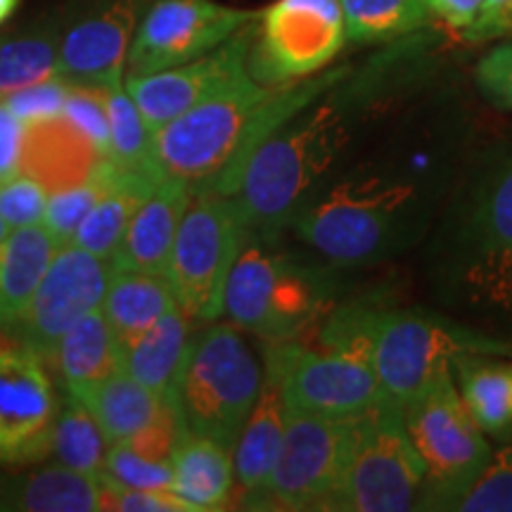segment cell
<instances>
[{"label":"cell","instance_id":"obj_1","mask_svg":"<svg viewBox=\"0 0 512 512\" xmlns=\"http://www.w3.org/2000/svg\"><path fill=\"white\" fill-rule=\"evenodd\" d=\"M344 76L347 69L337 67L283 86H264L252 74L240 76L152 133L157 169L195 192L235 197L259 145Z\"/></svg>","mask_w":512,"mask_h":512},{"label":"cell","instance_id":"obj_2","mask_svg":"<svg viewBox=\"0 0 512 512\" xmlns=\"http://www.w3.org/2000/svg\"><path fill=\"white\" fill-rule=\"evenodd\" d=\"M318 342L366 361L387 396L406 403L463 354L512 356V342L470 330L437 313L351 302L320 323Z\"/></svg>","mask_w":512,"mask_h":512},{"label":"cell","instance_id":"obj_3","mask_svg":"<svg viewBox=\"0 0 512 512\" xmlns=\"http://www.w3.org/2000/svg\"><path fill=\"white\" fill-rule=\"evenodd\" d=\"M420 188L392 169H358L316 190L299 207L290 226L335 264H366L401 247L418 221Z\"/></svg>","mask_w":512,"mask_h":512},{"label":"cell","instance_id":"obj_4","mask_svg":"<svg viewBox=\"0 0 512 512\" xmlns=\"http://www.w3.org/2000/svg\"><path fill=\"white\" fill-rule=\"evenodd\" d=\"M349 126L332 105L306 107L249 157L235 200L249 230L275 242L349 145Z\"/></svg>","mask_w":512,"mask_h":512},{"label":"cell","instance_id":"obj_5","mask_svg":"<svg viewBox=\"0 0 512 512\" xmlns=\"http://www.w3.org/2000/svg\"><path fill=\"white\" fill-rule=\"evenodd\" d=\"M271 240L245 230L226 285L223 313L240 330L287 342L313 328L328 309V283L316 268L275 252Z\"/></svg>","mask_w":512,"mask_h":512},{"label":"cell","instance_id":"obj_6","mask_svg":"<svg viewBox=\"0 0 512 512\" xmlns=\"http://www.w3.org/2000/svg\"><path fill=\"white\" fill-rule=\"evenodd\" d=\"M264 387V366L240 328L214 323L190 335L176 403L183 425L233 451Z\"/></svg>","mask_w":512,"mask_h":512},{"label":"cell","instance_id":"obj_7","mask_svg":"<svg viewBox=\"0 0 512 512\" xmlns=\"http://www.w3.org/2000/svg\"><path fill=\"white\" fill-rule=\"evenodd\" d=\"M403 422L425 465L422 510H453L489 465V439L467 411L453 368L403 403Z\"/></svg>","mask_w":512,"mask_h":512},{"label":"cell","instance_id":"obj_8","mask_svg":"<svg viewBox=\"0 0 512 512\" xmlns=\"http://www.w3.org/2000/svg\"><path fill=\"white\" fill-rule=\"evenodd\" d=\"M349 456L337 508L342 512H406L422 508L425 465L392 399L349 420Z\"/></svg>","mask_w":512,"mask_h":512},{"label":"cell","instance_id":"obj_9","mask_svg":"<svg viewBox=\"0 0 512 512\" xmlns=\"http://www.w3.org/2000/svg\"><path fill=\"white\" fill-rule=\"evenodd\" d=\"M245 216L235 197L195 192L178 226L166 278L178 306L197 323L223 316L226 285L245 238Z\"/></svg>","mask_w":512,"mask_h":512},{"label":"cell","instance_id":"obj_10","mask_svg":"<svg viewBox=\"0 0 512 512\" xmlns=\"http://www.w3.org/2000/svg\"><path fill=\"white\" fill-rule=\"evenodd\" d=\"M264 375L278 382L290 413L344 420L389 399L366 361L323 347L316 351L299 339L266 344Z\"/></svg>","mask_w":512,"mask_h":512},{"label":"cell","instance_id":"obj_11","mask_svg":"<svg viewBox=\"0 0 512 512\" xmlns=\"http://www.w3.org/2000/svg\"><path fill=\"white\" fill-rule=\"evenodd\" d=\"M351 418L290 413L278 463L249 510H335L347 470Z\"/></svg>","mask_w":512,"mask_h":512},{"label":"cell","instance_id":"obj_12","mask_svg":"<svg viewBox=\"0 0 512 512\" xmlns=\"http://www.w3.org/2000/svg\"><path fill=\"white\" fill-rule=\"evenodd\" d=\"M347 46L339 0H275L259 12L247 69L264 86L323 72Z\"/></svg>","mask_w":512,"mask_h":512},{"label":"cell","instance_id":"obj_13","mask_svg":"<svg viewBox=\"0 0 512 512\" xmlns=\"http://www.w3.org/2000/svg\"><path fill=\"white\" fill-rule=\"evenodd\" d=\"M456 278L475 304L512 316V152L472 192L456 238Z\"/></svg>","mask_w":512,"mask_h":512},{"label":"cell","instance_id":"obj_14","mask_svg":"<svg viewBox=\"0 0 512 512\" xmlns=\"http://www.w3.org/2000/svg\"><path fill=\"white\" fill-rule=\"evenodd\" d=\"M259 19V12L216 0H159L147 12L128 48V74H152L211 53Z\"/></svg>","mask_w":512,"mask_h":512},{"label":"cell","instance_id":"obj_15","mask_svg":"<svg viewBox=\"0 0 512 512\" xmlns=\"http://www.w3.org/2000/svg\"><path fill=\"white\" fill-rule=\"evenodd\" d=\"M112 278L110 261L76 247H57L27 313L15 328V339L48 363L60 339L105 302Z\"/></svg>","mask_w":512,"mask_h":512},{"label":"cell","instance_id":"obj_16","mask_svg":"<svg viewBox=\"0 0 512 512\" xmlns=\"http://www.w3.org/2000/svg\"><path fill=\"white\" fill-rule=\"evenodd\" d=\"M57 411L48 363L17 339L0 342V465L46 460Z\"/></svg>","mask_w":512,"mask_h":512},{"label":"cell","instance_id":"obj_17","mask_svg":"<svg viewBox=\"0 0 512 512\" xmlns=\"http://www.w3.org/2000/svg\"><path fill=\"white\" fill-rule=\"evenodd\" d=\"M254 38V22L230 36L226 43L214 48L211 53L197 60L178 64V67L162 69L152 74H128L126 91L136 100L140 114L155 133L195 107L197 102L207 100L209 95L219 93L228 83L238 81L249 74L247 57Z\"/></svg>","mask_w":512,"mask_h":512},{"label":"cell","instance_id":"obj_18","mask_svg":"<svg viewBox=\"0 0 512 512\" xmlns=\"http://www.w3.org/2000/svg\"><path fill=\"white\" fill-rule=\"evenodd\" d=\"M133 22L136 15L128 0H107L91 15L72 24V29L60 38V79L98 91L124 81Z\"/></svg>","mask_w":512,"mask_h":512},{"label":"cell","instance_id":"obj_19","mask_svg":"<svg viewBox=\"0 0 512 512\" xmlns=\"http://www.w3.org/2000/svg\"><path fill=\"white\" fill-rule=\"evenodd\" d=\"M102 152L64 114L24 124L19 171L53 192L86 183L102 164Z\"/></svg>","mask_w":512,"mask_h":512},{"label":"cell","instance_id":"obj_20","mask_svg":"<svg viewBox=\"0 0 512 512\" xmlns=\"http://www.w3.org/2000/svg\"><path fill=\"white\" fill-rule=\"evenodd\" d=\"M192 195H195V190L188 183L164 178L133 214L110 261L112 271L166 275L178 226H181Z\"/></svg>","mask_w":512,"mask_h":512},{"label":"cell","instance_id":"obj_21","mask_svg":"<svg viewBox=\"0 0 512 512\" xmlns=\"http://www.w3.org/2000/svg\"><path fill=\"white\" fill-rule=\"evenodd\" d=\"M287 427V406L278 382L264 375L259 399L242 427L238 444L233 448L235 496L240 508H247L261 494L283 448Z\"/></svg>","mask_w":512,"mask_h":512},{"label":"cell","instance_id":"obj_22","mask_svg":"<svg viewBox=\"0 0 512 512\" xmlns=\"http://www.w3.org/2000/svg\"><path fill=\"white\" fill-rule=\"evenodd\" d=\"M57 247L60 242L43 223L12 230L0 242V332H15Z\"/></svg>","mask_w":512,"mask_h":512},{"label":"cell","instance_id":"obj_23","mask_svg":"<svg viewBox=\"0 0 512 512\" xmlns=\"http://www.w3.org/2000/svg\"><path fill=\"white\" fill-rule=\"evenodd\" d=\"M102 164H105L107 174V190L76 228L72 242L102 261H112L133 214L166 176L124 171L114 166L110 159H105Z\"/></svg>","mask_w":512,"mask_h":512},{"label":"cell","instance_id":"obj_24","mask_svg":"<svg viewBox=\"0 0 512 512\" xmlns=\"http://www.w3.org/2000/svg\"><path fill=\"white\" fill-rule=\"evenodd\" d=\"M0 510L93 512L100 510V475L67 465L0 475Z\"/></svg>","mask_w":512,"mask_h":512},{"label":"cell","instance_id":"obj_25","mask_svg":"<svg viewBox=\"0 0 512 512\" xmlns=\"http://www.w3.org/2000/svg\"><path fill=\"white\" fill-rule=\"evenodd\" d=\"M190 344V316L181 306L121 347V370L162 399H176Z\"/></svg>","mask_w":512,"mask_h":512},{"label":"cell","instance_id":"obj_26","mask_svg":"<svg viewBox=\"0 0 512 512\" xmlns=\"http://www.w3.org/2000/svg\"><path fill=\"white\" fill-rule=\"evenodd\" d=\"M171 491L195 512L226 510L235 496L233 451L200 434L185 430L171 458Z\"/></svg>","mask_w":512,"mask_h":512},{"label":"cell","instance_id":"obj_27","mask_svg":"<svg viewBox=\"0 0 512 512\" xmlns=\"http://www.w3.org/2000/svg\"><path fill=\"white\" fill-rule=\"evenodd\" d=\"M48 363L57 370L67 394H79L83 389L121 373L119 339L102 306L81 318L60 339Z\"/></svg>","mask_w":512,"mask_h":512},{"label":"cell","instance_id":"obj_28","mask_svg":"<svg viewBox=\"0 0 512 512\" xmlns=\"http://www.w3.org/2000/svg\"><path fill=\"white\" fill-rule=\"evenodd\" d=\"M451 368L467 411L486 437L512 439V358L463 354Z\"/></svg>","mask_w":512,"mask_h":512},{"label":"cell","instance_id":"obj_29","mask_svg":"<svg viewBox=\"0 0 512 512\" xmlns=\"http://www.w3.org/2000/svg\"><path fill=\"white\" fill-rule=\"evenodd\" d=\"M174 309H178V299L166 275L112 271L102 311L119 339V347L152 328L159 318Z\"/></svg>","mask_w":512,"mask_h":512},{"label":"cell","instance_id":"obj_30","mask_svg":"<svg viewBox=\"0 0 512 512\" xmlns=\"http://www.w3.org/2000/svg\"><path fill=\"white\" fill-rule=\"evenodd\" d=\"M72 396H76L93 413L110 444H119V441H126L138 430H143L157 418L164 403L171 401L157 396L145 384L126 375L124 370Z\"/></svg>","mask_w":512,"mask_h":512},{"label":"cell","instance_id":"obj_31","mask_svg":"<svg viewBox=\"0 0 512 512\" xmlns=\"http://www.w3.org/2000/svg\"><path fill=\"white\" fill-rule=\"evenodd\" d=\"M347 43H384L408 36L430 22L422 0H339Z\"/></svg>","mask_w":512,"mask_h":512},{"label":"cell","instance_id":"obj_32","mask_svg":"<svg viewBox=\"0 0 512 512\" xmlns=\"http://www.w3.org/2000/svg\"><path fill=\"white\" fill-rule=\"evenodd\" d=\"M60 31L31 29L0 43V98L19 88L60 76Z\"/></svg>","mask_w":512,"mask_h":512},{"label":"cell","instance_id":"obj_33","mask_svg":"<svg viewBox=\"0 0 512 512\" xmlns=\"http://www.w3.org/2000/svg\"><path fill=\"white\" fill-rule=\"evenodd\" d=\"M107 444L110 439L105 437L93 413L76 396L69 394L57 411L50 456H55L57 463L72 467V470L100 475L107 448H110Z\"/></svg>","mask_w":512,"mask_h":512},{"label":"cell","instance_id":"obj_34","mask_svg":"<svg viewBox=\"0 0 512 512\" xmlns=\"http://www.w3.org/2000/svg\"><path fill=\"white\" fill-rule=\"evenodd\" d=\"M107 119H110V162L124 171L162 174L152 157V131L140 114L136 100L126 91L124 81L105 91ZM164 176V174H162Z\"/></svg>","mask_w":512,"mask_h":512},{"label":"cell","instance_id":"obj_35","mask_svg":"<svg viewBox=\"0 0 512 512\" xmlns=\"http://www.w3.org/2000/svg\"><path fill=\"white\" fill-rule=\"evenodd\" d=\"M102 162H105V159H102ZM105 190L107 174L105 164H100L98 171H95L86 183L53 192V197H50L46 204V214H43V226L53 233V238L60 242V245H67V242H72L76 228L81 226V221L86 219L88 211L95 207V202L100 200Z\"/></svg>","mask_w":512,"mask_h":512},{"label":"cell","instance_id":"obj_36","mask_svg":"<svg viewBox=\"0 0 512 512\" xmlns=\"http://www.w3.org/2000/svg\"><path fill=\"white\" fill-rule=\"evenodd\" d=\"M453 510L512 512V439L491 453L489 465Z\"/></svg>","mask_w":512,"mask_h":512},{"label":"cell","instance_id":"obj_37","mask_svg":"<svg viewBox=\"0 0 512 512\" xmlns=\"http://www.w3.org/2000/svg\"><path fill=\"white\" fill-rule=\"evenodd\" d=\"M102 475L133 489H171L174 465L147 460L133 453L126 444H112L107 448Z\"/></svg>","mask_w":512,"mask_h":512},{"label":"cell","instance_id":"obj_38","mask_svg":"<svg viewBox=\"0 0 512 512\" xmlns=\"http://www.w3.org/2000/svg\"><path fill=\"white\" fill-rule=\"evenodd\" d=\"M100 510L114 512H195L171 489H133L100 472Z\"/></svg>","mask_w":512,"mask_h":512},{"label":"cell","instance_id":"obj_39","mask_svg":"<svg viewBox=\"0 0 512 512\" xmlns=\"http://www.w3.org/2000/svg\"><path fill=\"white\" fill-rule=\"evenodd\" d=\"M188 430L183 425L181 411H178L176 399L166 401L164 408L150 425H145L143 430H138L133 437L126 441H119V444H126L133 453L143 456L147 460H157V463H171L174 458V451L178 446V439L181 434Z\"/></svg>","mask_w":512,"mask_h":512},{"label":"cell","instance_id":"obj_40","mask_svg":"<svg viewBox=\"0 0 512 512\" xmlns=\"http://www.w3.org/2000/svg\"><path fill=\"white\" fill-rule=\"evenodd\" d=\"M62 114L98 145L102 157H110V119H107L105 91L88 86H72L69 83Z\"/></svg>","mask_w":512,"mask_h":512},{"label":"cell","instance_id":"obj_41","mask_svg":"<svg viewBox=\"0 0 512 512\" xmlns=\"http://www.w3.org/2000/svg\"><path fill=\"white\" fill-rule=\"evenodd\" d=\"M48 204V190L29 176H12L0 183V216L10 230L36 226L43 221Z\"/></svg>","mask_w":512,"mask_h":512},{"label":"cell","instance_id":"obj_42","mask_svg":"<svg viewBox=\"0 0 512 512\" xmlns=\"http://www.w3.org/2000/svg\"><path fill=\"white\" fill-rule=\"evenodd\" d=\"M69 83L55 76V79L31 83V86L19 88L3 95L5 105L10 107L12 114L22 121V124H31V121L57 117L64 112V102H67Z\"/></svg>","mask_w":512,"mask_h":512},{"label":"cell","instance_id":"obj_43","mask_svg":"<svg viewBox=\"0 0 512 512\" xmlns=\"http://www.w3.org/2000/svg\"><path fill=\"white\" fill-rule=\"evenodd\" d=\"M475 81L489 105L512 112V41L498 43L477 62Z\"/></svg>","mask_w":512,"mask_h":512},{"label":"cell","instance_id":"obj_44","mask_svg":"<svg viewBox=\"0 0 512 512\" xmlns=\"http://www.w3.org/2000/svg\"><path fill=\"white\" fill-rule=\"evenodd\" d=\"M22 140L24 124L0 100V183L17 176L19 159H22Z\"/></svg>","mask_w":512,"mask_h":512},{"label":"cell","instance_id":"obj_45","mask_svg":"<svg viewBox=\"0 0 512 512\" xmlns=\"http://www.w3.org/2000/svg\"><path fill=\"white\" fill-rule=\"evenodd\" d=\"M463 34L475 43L512 34V0H484L477 22Z\"/></svg>","mask_w":512,"mask_h":512},{"label":"cell","instance_id":"obj_46","mask_svg":"<svg viewBox=\"0 0 512 512\" xmlns=\"http://www.w3.org/2000/svg\"><path fill=\"white\" fill-rule=\"evenodd\" d=\"M432 17L441 19L446 27L467 31L477 22L484 0H422Z\"/></svg>","mask_w":512,"mask_h":512},{"label":"cell","instance_id":"obj_47","mask_svg":"<svg viewBox=\"0 0 512 512\" xmlns=\"http://www.w3.org/2000/svg\"><path fill=\"white\" fill-rule=\"evenodd\" d=\"M17 5H19V0H0V24H3L5 19H8L12 12L17 10Z\"/></svg>","mask_w":512,"mask_h":512},{"label":"cell","instance_id":"obj_48","mask_svg":"<svg viewBox=\"0 0 512 512\" xmlns=\"http://www.w3.org/2000/svg\"><path fill=\"white\" fill-rule=\"evenodd\" d=\"M8 235H10V226H8V223H5L3 216H0V242L8 238Z\"/></svg>","mask_w":512,"mask_h":512}]
</instances>
